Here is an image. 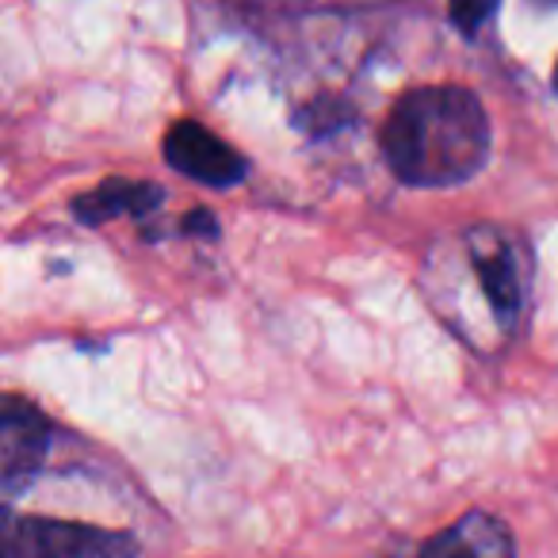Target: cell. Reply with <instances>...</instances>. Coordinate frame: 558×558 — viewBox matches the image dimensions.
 <instances>
[{
    "mask_svg": "<svg viewBox=\"0 0 558 558\" xmlns=\"http://www.w3.org/2000/svg\"><path fill=\"white\" fill-rule=\"evenodd\" d=\"M383 157L410 187L466 184L489 161L486 108L459 85L413 88L383 123Z\"/></svg>",
    "mask_w": 558,
    "mask_h": 558,
    "instance_id": "1",
    "label": "cell"
},
{
    "mask_svg": "<svg viewBox=\"0 0 558 558\" xmlns=\"http://www.w3.org/2000/svg\"><path fill=\"white\" fill-rule=\"evenodd\" d=\"M131 532L54 517H0V558H138Z\"/></svg>",
    "mask_w": 558,
    "mask_h": 558,
    "instance_id": "2",
    "label": "cell"
},
{
    "mask_svg": "<svg viewBox=\"0 0 558 558\" xmlns=\"http://www.w3.org/2000/svg\"><path fill=\"white\" fill-rule=\"evenodd\" d=\"M466 253H471V268L478 276L482 299H486L494 322L501 329H512L520 322V314H524V295H527L524 253L497 226H474L466 233Z\"/></svg>",
    "mask_w": 558,
    "mask_h": 558,
    "instance_id": "3",
    "label": "cell"
},
{
    "mask_svg": "<svg viewBox=\"0 0 558 558\" xmlns=\"http://www.w3.org/2000/svg\"><path fill=\"white\" fill-rule=\"evenodd\" d=\"M50 456V421L35 402L0 395V501L20 497Z\"/></svg>",
    "mask_w": 558,
    "mask_h": 558,
    "instance_id": "4",
    "label": "cell"
},
{
    "mask_svg": "<svg viewBox=\"0 0 558 558\" xmlns=\"http://www.w3.org/2000/svg\"><path fill=\"white\" fill-rule=\"evenodd\" d=\"M165 161L177 172L192 177L207 187H233L245 180V157L233 146H226L218 134H210L195 119H180L165 134Z\"/></svg>",
    "mask_w": 558,
    "mask_h": 558,
    "instance_id": "5",
    "label": "cell"
},
{
    "mask_svg": "<svg viewBox=\"0 0 558 558\" xmlns=\"http://www.w3.org/2000/svg\"><path fill=\"white\" fill-rule=\"evenodd\" d=\"M421 558H517L512 535L489 512H466L421 547Z\"/></svg>",
    "mask_w": 558,
    "mask_h": 558,
    "instance_id": "6",
    "label": "cell"
},
{
    "mask_svg": "<svg viewBox=\"0 0 558 558\" xmlns=\"http://www.w3.org/2000/svg\"><path fill=\"white\" fill-rule=\"evenodd\" d=\"M165 203V192L149 180H123L111 177L104 180L100 187L77 195L73 199V215H77L81 226H104L111 218L126 215V218H142L149 210H157Z\"/></svg>",
    "mask_w": 558,
    "mask_h": 558,
    "instance_id": "7",
    "label": "cell"
},
{
    "mask_svg": "<svg viewBox=\"0 0 558 558\" xmlns=\"http://www.w3.org/2000/svg\"><path fill=\"white\" fill-rule=\"evenodd\" d=\"M497 4L501 0H448V16L463 35H478L494 20Z\"/></svg>",
    "mask_w": 558,
    "mask_h": 558,
    "instance_id": "8",
    "label": "cell"
},
{
    "mask_svg": "<svg viewBox=\"0 0 558 558\" xmlns=\"http://www.w3.org/2000/svg\"><path fill=\"white\" fill-rule=\"evenodd\" d=\"M180 230H184V233H218V222H215V215H210V210H192Z\"/></svg>",
    "mask_w": 558,
    "mask_h": 558,
    "instance_id": "9",
    "label": "cell"
},
{
    "mask_svg": "<svg viewBox=\"0 0 558 558\" xmlns=\"http://www.w3.org/2000/svg\"><path fill=\"white\" fill-rule=\"evenodd\" d=\"M535 9H558V0H532Z\"/></svg>",
    "mask_w": 558,
    "mask_h": 558,
    "instance_id": "10",
    "label": "cell"
},
{
    "mask_svg": "<svg viewBox=\"0 0 558 558\" xmlns=\"http://www.w3.org/2000/svg\"><path fill=\"white\" fill-rule=\"evenodd\" d=\"M555 93H558V70H555Z\"/></svg>",
    "mask_w": 558,
    "mask_h": 558,
    "instance_id": "11",
    "label": "cell"
},
{
    "mask_svg": "<svg viewBox=\"0 0 558 558\" xmlns=\"http://www.w3.org/2000/svg\"><path fill=\"white\" fill-rule=\"evenodd\" d=\"M410 558H421V550H417V555H410Z\"/></svg>",
    "mask_w": 558,
    "mask_h": 558,
    "instance_id": "12",
    "label": "cell"
}]
</instances>
